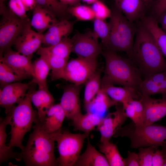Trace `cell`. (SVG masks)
I'll return each instance as SVG.
<instances>
[{
	"instance_id": "6da1fadb",
	"label": "cell",
	"mask_w": 166,
	"mask_h": 166,
	"mask_svg": "<svg viewBox=\"0 0 166 166\" xmlns=\"http://www.w3.org/2000/svg\"><path fill=\"white\" fill-rule=\"evenodd\" d=\"M129 59L145 78L166 70V61L152 35L142 24L136 31Z\"/></svg>"
},
{
	"instance_id": "7a4b0ae2",
	"label": "cell",
	"mask_w": 166,
	"mask_h": 166,
	"mask_svg": "<svg viewBox=\"0 0 166 166\" xmlns=\"http://www.w3.org/2000/svg\"><path fill=\"white\" fill-rule=\"evenodd\" d=\"M33 126L26 146L20 152L27 166H58L54 154L55 139L37 120Z\"/></svg>"
},
{
	"instance_id": "3957f363",
	"label": "cell",
	"mask_w": 166,
	"mask_h": 166,
	"mask_svg": "<svg viewBox=\"0 0 166 166\" xmlns=\"http://www.w3.org/2000/svg\"><path fill=\"white\" fill-rule=\"evenodd\" d=\"M102 53L105 66L101 83L119 84L139 89L142 81V75L130 59L123 57L117 52L109 50L104 49Z\"/></svg>"
},
{
	"instance_id": "277c9868",
	"label": "cell",
	"mask_w": 166,
	"mask_h": 166,
	"mask_svg": "<svg viewBox=\"0 0 166 166\" xmlns=\"http://www.w3.org/2000/svg\"><path fill=\"white\" fill-rule=\"evenodd\" d=\"M35 84L30 83L26 96L13 107L10 114V138L8 146L10 147H17L21 150L25 146L22 143L24 137L33 128V123L38 119L37 111L33 109L31 99L33 92L35 89Z\"/></svg>"
},
{
	"instance_id": "5b68a950",
	"label": "cell",
	"mask_w": 166,
	"mask_h": 166,
	"mask_svg": "<svg viewBox=\"0 0 166 166\" xmlns=\"http://www.w3.org/2000/svg\"><path fill=\"white\" fill-rule=\"evenodd\" d=\"M126 137L130 140L132 148L166 146V126L154 124L136 125L132 121L121 128L113 137Z\"/></svg>"
},
{
	"instance_id": "8992f818",
	"label": "cell",
	"mask_w": 166,
	"mask_h": 166,
	"mask_svg": "<svg viewBox=\"0 0 166 166\" xmlns=\"http://www.w3.org/2000/svg\"><path fill=\"white\" fill-rule=\"evenodd\" d=\"M109 22L110 32L108 43L104 49L116 52H125L130 55L134 44L135 28L115 5L111 9Z\"/></svg>"
},
{
	"instance_id": "52a82bcc",
	"label": "cell",
	"mask_w": 166,
	"mask_h": 166,
	"mask_svg": "<svg viewBox=\"0 0 166 166\" xmlns=\"http://www.w3.org/2000/svg\"><path fill=\"white\" fill-rule=\"evenodd\" d=\"M52 134L57 143L59 153L57 159L58 166H75L80 155L85 140L89 134L73 133L61 129Z\"/></svg>"
},
{
	"instance_id": "ba28073f",
	"label": "cell",
	"mask_w": 166,
	"mask_h": 166,
	"mask_svg": "<svg viewBox=\"0 0 166 166\" xmlns=\"http://www.w3.org/2000/svg\"><path fill=\"white\" fill-rule=\"evenodd\" d=\"M0 58L5 52L11 48L30 21L26 22L20 18L7 8L4 3H0Z\"/></svg>"
},
{
	"instance_id": "9c48e42d",
	"label": "cell",
	"mask_w": 166,
	"mask_h": 166,
	"mask_svg": "<svg viewBox=\"0 0 166 166\" xmlns=\"http://www.w3.org/2000/svg\"><path fill=\"white\" fill-rule=\"evenodd\" d=\"M97 66V59L78 57L68 62L62 78L80 86L85 83L96 71Z\"/></svg>"
},
{
	"instance_id": "30bf717a",
	"label": "cell",
	"mask_w": 166,
	"mask_h": 166,
	"mask_svg": "<svg viewBox=\"0 0 166 166\" xmlns=\"http://www.w3.org/2000/svg\"><path fill=\"white\" fill-rule=\"evenodd\" d=\"M72 52L78 57L97 59L102 52V48L98 41V38L93 31L84 33L77 32L71 38Z\"/></svg>"
},
{
	"instance_id": "8fae6325",
	"label": "cell",
	"mask_w": 166,
	"mask_h": 166,
	"mask_svg": "<svg viewBox=\"0 0 166 166\" xmlns=\"http://www.w3.org/2000/svg\"><path fill=\"white\" fill-rule=\"evenodd\" d=\"M116 108L115 111L102 118L97 128L101 134L100 142L110 141L128 118L121 104L116 105Z\"/></svg>"
},
{
	"instance_id": "7c38bea8",
	"label": "cell",
	"mask_w": 166,
	"mask_h": 166,
	"mask_svg": "<svg viewBox=\"0 0 166 166\" xmlns=\"http://www.w3.org/2000/svg\"><path fill=\"white\" fill-rule=\"evenodd\" d=\"M30 84L18 82L5 85L0 89V105L10 115L15 104H18L26 96Z\"/></svg>"
},
{
	"instance_id": "4fadbf2b",
	"label": "cell",
	"mask_w": 166,
	"mask_h": 166,
	"mask_svg": "<svg viewBox=\"0 0 166 166\" xmlns=\"http://www.w3.org/2000/svg\"><path fill=\"white\" fill-rule=\"evenodd\" d=\"M31 27L30 23L26 25L14 45L17 51L32 59L34 53L42 44L43 34L33 30Z\"/></svg>"
},
{
	"instance_id": "5bb4252c",
	"label": "cell",
	"mask_w": 166,
	"mask_h": 166,
	"mask_svg": "<svg viewBox=\"0 0 166 166\" xmlns=\"http://www.w3.org/2000/svg\"><path fill=\"white\" fill-rule=\"evenodd\" d=\"M140 100L144 107L143 124H152L166 116V98L156 99L141 94Z\"/></svg>"
},
{
	"instance_id": "9a60e30c",
	"label": "cell",
	"mask_w": 166,
	"mask_h": 166,
	"mask_svg": "<svg viewBox=\"0 0 166 166\" xmlns=\"http://www.w3.org/2000/svg\"><path fill=\"white\" fill-rule=\"evenodd\" d=\"M79 86L73 84L66 86L60 103L64 111L66 118L72 121L82 114Z\"/></svg>"
},
{
	"instance_id": "2e32d148",
	"label": "cell",
	"mask_w": 166,
	"mask_h": 166,
	"mask_svg": "<svg viewBox=\"0 0 166 166\" xmlns=\"http://www.w3.org/2000/svg\"><path fill=\"white\" fill-rule=\"evenodd\" d=\"M31 58L11 49L3 53L0 62H3L21 73L34 76Z\"/></svg>"
},
{
	"instance_id": "e0dca14e",
	"label": "cell",
	"mask_w": 166,
	"mask_h": 166,
	"mask_svg": "<svg viewBox=\"0 0 166 166\" xmlns=\"http://www.w3.org/2000/svg\"><path fill=\"white\" fill-rule=\"evenodd\" d=\"M73 23L67 19L59 20L43 34L42 44L45 47L52 46L68 37L73 30Z\"/></svg>"
},
{
	"instance_id": "ac0fdd59",
	"label": "cell",
	"mask_w": 166,
	"mask_h": 166,
	"mask_svg": "<svg viewBox=\"0 0 166 166\" xmlns=\"http://www.w3.org/2000/svg\"><path fill=\"white\" fill-rule=\"evenodd\" d=\"M139 90L141 95L150 96L166 93V70L154 73L144 78L140 85Z\"/></svg>"
},
{
	"instance_id": "d6986e66",
	"label": "cell",
	"mask_w": 166,
	"mask_h": 166,
	"mask_svg": "<svg viewBox=\"0 0 166 166\" xmlns=\"http://www.w3.org/2000/svg\"><path fill=\"white\" fill-rule=\"evenodd\" d=\"M102 89L113 101L122 105L134 99H140L141 94L139 89L128 87H117L114 85L101 82Z\"/></svg>"
},
{
	"instance_id": "ffe728a7",
	"label": "cell",
	"mask_w": 166,
	"mask_h": 166,
	"mask_svg": "<svg viewBox=\"0 0 166 166\" xmlns=\"http://www.w3.org/2000/svg\"><path fill=\"white\" fill-rule=\"evenodd\" d=\"M65 117L64 111L59 103L53 105L42 119L38 120L46 132L51 133L61 129Z\"/></svg>"
},
{
	"instance_id": "44dd1931",
	"label": "cell",
	"mask_w": 166,
	"mask_h": 166,
	"mask_svg": "<svg viewBox=\"0 0 166 166\" xmlns=\"http://www.w3.org/2000/svg\"><path fill=\"white\" fill-rule=\"evenodd\" d=\"M57 18L51 11L37 4L33 9L30 25L37 32L43 34L59 20Z\"/></svg>"
},
{
	"instance_id": "7402d4cb",
	"label": "cell",
	"mask_w": 166,
	"mask_h": 166,
	"mask_svg": "<svg viewBox=\"0 0 166 166\" xmlns=\"http://www.w3.org/2000/svg\"><path fill=\"white\" fill-rule=\"evenodd\" d=\"M76 166H109L104 155L97 151L88 139L85 152L80 155L77 161Z\"/></svg>"
},
{
	"instance_id": "603a6c76",
	"label": "cell",
	"mask_w": 166,
	"mask_h": 166,
	"mask_svg": "<svg viewBox=\"0 0 166 166\" xmlns=\"http://www.w3.org/2000/svg\"><path fill=\"white\" fill-rule=\"evenodd\" d=\"M11 115H6L4 118H0V163L7 162L11 159H14L17 161L21 160L20 153L14 151V148L6 144L7 135L6 132L7 125H10Z\"/></svg>"
},
{
	"instance_id": "cb8c5ba5",
	"label": "cell",
	"mask_w": 166,
	"mask_h": 166,
	"mask_svg": "<svg viewBox=\"0 0 166 166\" xmlns=\"http://www.w3.org/2000/svg\"><path fill=\"white\" fill-rule=\"evenodd\" d=\"M37 53L44 58L48 64L51 70V75L52 80L62 78L68 60L52 54L45 47H40Z\"/></svg>"
},
{
	"instance_id": "d4e9b609",
	"label": "cell",
	"mask_w": 166,
	"mask_h": 166,
	"mask_svg": "<svg viewBox=\"0 0 166 166\" xmlns=\"http://www.w3.org/2000/svg\"><path fill=\"white\" fill-rule=\"evenodd\" d=\"M115 5L131 23L140 17L145 5L144 0H114Z\"/></svg>"
},
{
	"instance_id": "484cf974",
	"label": "cell",
	"mask_w": 166,
	"mask_h": 166,
	"mask_svg": "<svg viewBox=\"0 0 166 166\" xmlns=\"http://www.w3.org/2000/svg\"><path fill=\"white\" fill-rule=\"evenodd\" d=\"M32 103L37 109L38 120L44 117L49 109L54 105V98L48 89L34 91L31 97Z\"/></svg>"
},
{
	"instance_id": "4316f807",
	"label": "cell",
	"mask_w": 166,
	"mask_h": 166,
	"mask_svg": "<svg viewBox=\"0 0 166 166\" xmlns=\"http://www.w3.org/2000/svg\"><path fill=\"white\" fill-rule=\"evenodd\" d=\"M119 103L112 99L101 88L93 100L85 109L87 112L95 113L102 117V116L110 108Z\"/></svg>"
},
{
	"instance_id": "83f0119b",
	"label": "cell",
	"mask_w": 166,
	"mask_h": 166,
	"mask_svg": "<svg viewBox=\"0 0 166 166\" xmlns=\"http://www.w3.org/2000/svg\"><path fill=\"white\" fill-rule=\"evenodd\" d=\"M103 117L95 113L87 112L73 120L72 124L75 130L89 134L97 128Z\"/></svg>"
},
{
	"instance_id": "f1b7e54d",
	"label": "cell",
	"mask_w": 166,
	"mask_h": 166,
	"mask_svg": "<svg viewBox=\"0 0 166 166\" xmlns=\"http://www.w3.org/2000/svg\"><path fill=\"white\" fill-rule=\"evenodd\" d=\"M143 24L152 35L163 56L166 57V33L160 27L157 20L153 17L144 18Z\"/></svg>"
},
{
	"instance_id": "f546056e",
	"label": "cell",
	"mask_w": 166,
	"mask_h": 166,
	"mask_svg": "<svg viewBox=\"0 0 166 166\" xmlns=\"http://www.w3.org/2000/svg\"><path fill=\"white\" fill-rule=\"evenodd\" d=\"M32 65L34 76L30 83L37 85L39 89H48L47 78L50 70L48 64L40 56L34 61Z\"/></svg>"
},
{
	"instance_id": "4dcf8cb0",
	"label": "cell",
	"mask_w": 166,
	"mask_h": 166,
	"mask_svg": "<svg viewBox=\"0 0 166 166\" xmlns=\"http://www.w3.org/2000/svg\"><path fill=\"white\" fill-rule=\"evenodd\" d=\"M99 151L103 154L110 166H125L124 159L120 154L117 145L110 141L100 142Z\"/></svg>"
},
{
	"instance_id": "1f68e13d",
	"label": "cell",
	"mask_w": 166,
	"mask_h": 166,
	"mask_svg": "<svg viewBox=\"0 0 166 166\" xmlns=\"http://www.w3.org/2000/svg\"><path fill=\"white\" fill-rule=\"evenodd\" d=\"M101 73L96 71L86 81L84 93L85 108L93 100L101 89Z\"/></svg>"
},
{
	"instance_id": "d6a6232c",
	"label": "cell",
	"mask_w": 166,
	"mask_h": 166,
	"mask_svg": "<svg viewBox=\"0 0 166 166\" xmlns=\"http://www.w3.org/2000/svg\"><path fill=\"white\" fill-rule=\"evenodd\" d=\"M128 118L136 125L143 124L144 110L143 104L140 99H134L122 105Z\"/></svg>"
},
{
	"instance_id": "836d02e7",
	"label": "cell",
	"mask_w": 166,
	"mask_h": 166,
	"mask_svg": "<svg viewBox=\"0 0 166 166\" xmlns=\"http://www.w3.org/2000/svg\"><path fill=\"white\" fill-rule=\"evenodd\" d=\"M31 77L20 73L6 64L0 62V82L2 88L5 85L17 82Z\"/></svg>"
},
{
	"instance_id": "e575fe53",
	"label": "cell",
	"mask_w": 166,
	"mask_h": 166,
	"mask_svg": "<svg viewBox=\"0 0 166 166\" xmlns=\"http://www.w3.org/2000/svg\"><path fill=\"white\" fill-rule=\"evenodd\" d=\"M37 4L53 14L59 20L67 19L70 16L68 11V6L58 0H36Z\"/></svg>"
},
{
	"instance_id": "d590c367",
	"label": "cell",
	"mask_w": 166,
	"mask_h": 166,
	"mask_svg": "<svg viewBox=\"0 0 166 166\" xmlns=\"http://www.w3.org/2000/svg\"><path fill=\"white\" fill-rule=\"evenodd\" d=\"M68 11L70 16L77 20L86 21H93L95 17L91 7L79 4L68 7Z\"/></svg>"
},
{
	"instance_id": "8d00e7d4",
	"label": "cell",
	"mask_w": 166,
	"mask_h": 166,
	"mask_svg": "<svg viewBox=\"0 0 166 166\" xmlns=\"http://www.w3.org/2000/svg\"><path fill=\"white\" fill-rule=\"evenodd\" d=\"M73 43L71 38H65L57 44L48 47H45L51 53L68 59L72 52Z\"/></svg>"
},
{
	"instance_id": "74e56055",
	"label": "cell",
	"mask_w": 166,
	"mask_h": 166,
	"mask_svg": "<svg viewBox=\"0 0 166 166\" xmlns=\"http://www.w3.org/2000/svg\"><path fill=\"white\" fill-rule=\"evenodd\" d=\"M101 40L102 47H105L108 42L110 32L109 23L105 20L95 18L93 20V31Z\"/></svg>"
},
{
	"instance_id": "f35d334b",
	"label": "cell",
	"mask_w": 166,
	"mask_h": 166,
	"mask_svg": "<svg viewBox=\"0 0 166 166\" xmlns=\"http://www.w3.org/2000/svg\"><path fill=\"white\" fill-rule=\"evenodd\" d=\"M91 7L94 12L95 18L105 20L110 18L111 9L101 1L97 0L92 4Z\"/></svg>"
},
{
	"instance_id": "ab89813d",
	"label": "cell",
	"mask_w": 166,
	"mask_h": 166,
	"mask_svg": "<svg viewBox=\"0 0 166 166\" xmlns=\"http://www.w3.org/2000/svg\"><path fill=\"white\" fill-rule=\"evenodd\" d=\"M9 8L14 14L26 22H30L26 8L21 0H9Z\"/></svg>"
},
{
	"instance_id": "60d3db41",
	"label": "cell",
	"mask_w": 166,
	"mask_h": 166,
	"mask_svg": "<svg viewBox=\"0 0 166 166\" xmlns=\"http://www.w3.org/2000/svg\"><path fill=\"white\" fill-rule=\"evenodd\" d=\"M157 148L152 147L139 148L138 153L140 166H152L153 154Z\"/></svg>"
},
{
	"instance_id": "b9f144b4",
	"label": "cell",
	"mask_w": 166,
	"mask_h": 166,
	"mask_svg": "<svg viewBox=\"0 0 166 166\" xmlns=\"http://www.w3.org/2000/svg\"><path fill=\"white\" fill-rule=\"evenodd\" d=\"M152 9L156 16L159 18L166 11V0H155Z\"/></svg>"
},
{
	"instance_id": "7bdbcfd3",
	"label": "cell",
	"mask_w": 166,
	"mask_h": 166,
	"mask_svg": "<svg viewBox=\"0 0 166 166\" xmlns=\"http://www.w3.org/2000/svg\"><path fill=\"white\" fill-rule=\"evenodd\" d=\"M124 160L125 166H140L138 153L135 152L128 151Z\"/></svg>"
},
{
	"instance_id": "ee69618b",
	"label": "cell",
	"mask_w": 166,
	"mask_h": 166,
	"mask_svg": "<svg viewBox=\"0 0 166 166\" xmlns=\"http://www.w3.org/2000/svg\"><path fill=\"white\" fill-rule=\"evenodd\" d=\"M164 162L163 153L162 149L156 148L153 155L152 166H163Z\"/></svg>"
},
{
	"instance_id": "f6af8a7d",
	"label": "cell",
	"mask_w": 166,
	"mask_h": 166,
	"mask_svg": "<svg viewBox=\"0 0 166 166\" xmlns=\"http://www.w3.org/2000/svg\"><path fill=\"white\" fill-rule=\"evenodd\" d=\"M27 11L33 10L37 4L36 0H21Z\"/></svg>"
},
{
	"instance_id": "bcb514c9",
	"label": "cell",
	"mask_w": 166,
	"mask_h": 166,
	"mask_svg": "<svg viewBox=\"0 0 166 166\" xmlns=\"http://www.w3.org/2000/svg\"><path fill=\"white\" fill-rule=\"evenodd\" d=\"M62 4L68 7L79 4L80 0H58Z\"/></svg>"
},
{
	"instance_id": "7dc6e473",
	"label": "cell",
	"mask_w": 166,
	"mask_h": 166,
	"mask_svg": "<svg viewBox=\"0 0 166 166\" xmlns=\"http://www.w3.org/2000/svg\"><path fill=\"white\" fill-rule=\"evenodd\" d=\"M162 30L166 33V11L159 18Z\"/></svg>"
},
{
	"instance_id": "c3c4849f",
	"label": "cell",
	"mask_w": 166,
	"mask_h": 166,
	"mask_svg": "<svg viewBox=\"0 0 166 166\" xmlns=\"http://www.w3.org/2000/svg\"><path fill=\"white\" fill-rule=\"evenodd\" d=\"M164 158V164L163 166H166V146L162 147Z\"/></svg>"
},
{
	"instance_id": "681fc988",
	"label": "cell",
	"mask_w": 166,
	"mask_h": 166,
	"mask_svg": "<svg viewBox=\"0 0 166 166\" xmlns=\"http://www.w3.org/2000/svg\"><path fill=\"white\" fill-rule=\"evenodd\" d=\"M89 4H92L98 0H80Z\"/></svg>"
},
{
	"instance_id": "f907efd6",
	"label": "cell",
	"mask_w": 166,
	"mask_h": 166,
	"mask_svg": "<svg viewBox=\"0 0 166 166\" xmlns=\"http://www.w3.org/2000/svg\"><path fill=\"white\" fill-rule=\"evenodd\" d=\"M146 5L149 3L152 0H144Z\"/></svg>"
},
{
	"instance_id": "816d5d0a",
	"label": "cell",
	"mask_w": 166,
	"mask_h": 166,
	"mask_svg": "<svg viewBox=\"0 0 166 166\" xmlns=\"http://www.w3.org/2000/svg\"><path fill=\"white\" fill-rule=\"evenodd\" d=\"M7 0H0V3H4V2Z\"/></svg>"
}]
</instances>
